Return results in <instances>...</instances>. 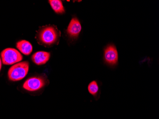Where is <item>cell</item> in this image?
Returning <instances> with one entry per match:
<instances>
[{"mask_svg": "<svg viewBox=\"0 0 159 119\" xmlns=\"http://www.w3.org/2000/svg\"><path fill=\"white\" fill-rule=\"evenodd\" d=\"M61 33L54 25L42 27L37 32L36 39L41 45L52 46L58 44Z\"/></svg>", "mask_w": 159, "mask_h": 119, "instance_id": "obj_1", "label": "cell"}, {"mask_svg": "<svg viewBox=\"0 0 159 119\" xmlns=\"http://www.w3.org/2000/svg\"><path fill=\"white\" fill-rule=\"evenodd\" d=\"M29 69L28 62L25 61L14 64L11 67L8 72L9 80L17 81L23 79L27 76Z\"/></svg>", "mask_w": 159, "mask_h": 119, "instance_id": "obj_2", "label": "cell"}, {"mask_svg": "<svg viewBox=\"0 0 159 119\" xmlns=\"http://www.w3.org/2000/svg\"><path fill=\"white\" fill-rule=\"evenodd\" d=\"M2 63L5 65H12L18 63L23 59L21 53L14 48H6L1 53Z\"/></svg>", "mask_w": 159, "mask_h": 119, "instance_id": "obj_3", "label": "cell"}, {"mask_svg": "<svg viewBox=\"0 0 159 119\" xmlns=\"http://www.w3.org/2000/svg\"><path fill=\"white\" fill-rule=\"evenodd\" d=\"M46 85V80L41 77H33L28 79L24 85L25 90L30 92L38 91Z\"/></svg>", "mask_w": 159, "mask_h": 119, "instance_id": "obj_4", "label": "cell"}, {"mask_svg": "<svg viewBox=\"0 0 159 119\" xmlns=\"http://www.w3.org/2000/svg\"><path fill=\"white\" fill-rule=\"evenodd\" d=\"M104 60L106 62L111 66H114L117 63L118 54L115 46L110 45L104 51Z\"/></svg>", "mask_w": 159, "mask_h": 119, "instance_id": "obj_5", "label": "cell"}, {"mask_svg": "<svg viewBox=\"0 0 159 119\" xmlns=\"http://www.w3.org/2000/svg\"><path fill=\"white\" fill-rule=\"evenodd\" d=\"M82 30V26L78 20L74 18L70 21L67 29V33L69 36L73 39H76L78 37Z\"/></svg>", "mask_w": 159, "mask_h": 119, "instance_id": "obj_6", "label": "cell"}, {"mask_svg": "<svg viewBox=\"0 0 159 119\" xmlns=\"http://www.w3.org/2000/svg\"><path fill=\"white\" fill-rule=\"evenodd\" d=\"M50 58V53L44 51H39L33 54L32 61L38 65H43L47 63Z\"/></svg>", "mask_w": 159, "mask_h": 119, "instance_id": "obj_7", "label": "cell"}, {"mask_svg": "<svg viewBox=\"0 0 159 119\" xmlns=\"http://www.w3.org/2000/svg\"><path fill=\"white\" fill-rule=\"evenodd\" d=\"M16 47L21 53L25 55H30L33 51V46L31 43L26 40H21L17 42Z\"/></svg>", "mask_w": 159, "mask_h": 119, "instance_id": "obj_8", "label": "cell"}, {"mask_svg": "<svg viewBox=\"0 0 159 119\" xmlns=\"http://www.w3.org/2000/svg\"><path fill=\"white\" fill-rule=\"evenodd\" d=\"M49 3L53 10L58 14H62L65 12L62 2L60 0H50Z\"/></svg>", "mask_w": 159, "mask_h": 119, "instance_id": "obj_9", "label": "cell"}, {"mask_svg": "<svg viewBox=\"0 0 159 119\" xmlns=\"http://www.w3.org/2000/svg\"><path fill=\"white\" fill-rule=\"evenodd\" d=\"M89 93L94 96H96L99 93V88L97 81H92L89 84L88 87Z\"/></svg>", "mask_w": 159, "mask_h": 119, "instance_id": "obj_10", "label": "cell"}, {"mask_svg": "<svg viewBox=\"0 0 159 119\" xmlns=\"http://www.w3.org/2000/svg\"><path fill=\"white\" fill-rule=\"evenodd\" d=\"M2 65V62L1 59L0 58V71L1 70Z\"/></svg>", "mask_w": 159, "mask_h": 119, "instance_id": "obj_11", "label": "cell"}]
</instances>
